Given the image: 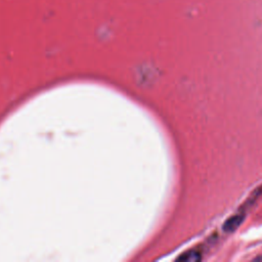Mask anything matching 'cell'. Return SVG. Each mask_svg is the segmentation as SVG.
I'll return each instance as SVG.
<instances>
[{
  "label": "cell",
  "mask_w": 262,
  "mask_h": 262,
  "mask_svg": "<svg viewBox=\"0 0 262 262\" xmlns=\"http://www.w3.org/2000/svg\"><path fill=\"white\" fill-rule=\"evenodd\" d=\"M200 259V254L197 253V252H189V253H187L179 258V260L183 261H199Z\"/></svg>",
  "instance_id": "2"
},
{
  "label": "cell",
  "mask_w": 262,
  "mask_h": 262,
  "mask_svg": "<svg viewBox=\"0 0 262 262\" xmlns=\"http://www.w3.org/2000/svg\"><path fill=\"white\" fill-rule=\"evenodd\" d=\"M240 224H241V218L238 216H235L231 219L227 220V223L225 225V230L226 231L235 230V228H237Z\"/></svg>",
  "instance_id": "1"
}]
</instances>
